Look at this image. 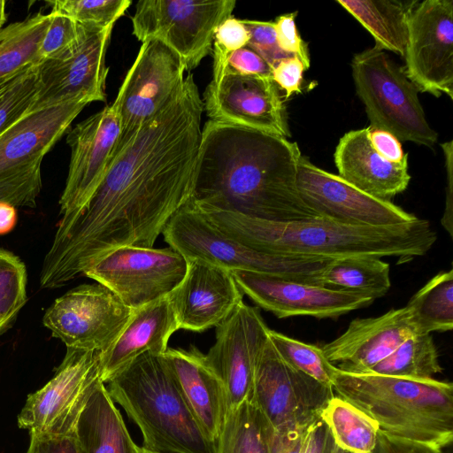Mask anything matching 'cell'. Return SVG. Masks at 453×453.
I'll list each match as a JSON object with an SVG mask.
<instances>
[{"mask_svg": "<svg viewBox=\"0 0 453 453\" xmlns=\"http://www.w3.org/2000/svg\"><path fill=\"white\" fill-rule=\"evenodd\" d=\"M273 427L250 401L231 410L216 441V453H269Z\"/></svg>", "mask_w": 453, "mask_h": 453, "instance_id": "32", "label": "cell"}, {"mask_svg": "<svg viewBox=\"0 0 453 453\" xmlns=\"http://www.w3.org/2000/svg\"><path fill=\"white\" fill-rule=\"evenodd\" d=\"M101 381L98 351L66 348L52 379L27 396L19 426L30 436H74L78 418Z\"/></svg>", "mask_w": 453, "mask_h": 453, "instance_id": "9", "label": "cell"}, {"mask_svg": "<svg viewBox=\"0 0 453 453\" xmlns=\"http://www.w3.org/2000/svg\"><path fill=\"white\" fill-rule=\"evenodd\" d=\"M17 75L0 80V97L3 96V94L5 92V90L8 88V87Z\"/></svg>", "mask_w": 453, "mask_h": 453, "instance_id": "54", "label": "cell"}, {"mask_svg": "<svg viewBox=\"0 0 453 453\" xmlns=\"http://www.w3.org/2000/svg\"><path fill=\"white\" fill-rule=\"evenodd\" d=\"M112 27L81 24L80 37L68 52L37 65L39 90L31 111L79 97L105 102V56Z\"/></svg>", "mask_w": 453, "mask_h": 453, "instance_id": "16", "label": "cell"}, {"mask_svg": "<svg viewBox=\"0 0 453 453\" xmlns=\"http://www.w3.org/2000/svg\"><path fill=\"white\" fill-rule=\"evenodd\" d=\"M27 270L13 253L0 249V311L15 319L27 301Z\"/></svg>", "mask_w": 453, "mask_h": 453, "instance_id": "39", "label": "cell"}, {"mask_svg": "<svg viewBox=\"0 0 453 453\" xmlns=\"http://www.w3.org/2000/svg\"><path fill=\"white\" fill-rule=\"evenodd\" d=\"M269 327L257 308L243 302L218 326L206 360L226 393L228 412L250 401L254 375Z\"/></svg>", "mask_w": 453, "mask_h": 453, "instance_id": "18", "label": "cell"}, {"mask_svg": "<svg viewBox=\"0 0 453 453\" xmlns=\"http://www.w3.org/2000/svg\"><path fill=\"white\" fill-rule=\"evenodd\" d=\"M5 5L6 2L4 0H0V30L3 28V26L7 19Z\"/></svg>", "mask_w": 453, "mask_h": 453, "instance_id": "55", "label": "cell"}, {"mask_svg": "<svg viewBox=\"0 0 453 453\" xmlns=\"http://www.w3.org/2000/svg\"><path fill=\"white\" fill-rule=\"evenodd\" d=\"M105 387L139 427L144 449L158 453H216V443L196 422L163 355H140Z\"/></svg>", "mask_w": 453, "mask_h": 453, "instance_id": "5", "label": "cell"}, {"mask_svg": "<svg viewBox=\"0 0 453 453\" xmlns=\"http://www.w3.org/2000/svg\"><path fill=\"white\" fill-rule=\"evenodd\" d=\"M234 0H142L131 18L142 42L157 39L173 50L186 71L211 51L216 28L232 16Z\"/></svg>", "mask_w": 453, "mask_h": 453, "instance_id": "8", "label": "cell"}, {"mask_svg": "<svg viewBox=\"0 0 453 453\" xmlns=\"http://www.w3.org/2000/svg\"><path fill=\"white\" fill-rule=\"evenodd\" d=\"M305 67L296 56L281 59L272 69V79L286 92V98L301 92Z\"/></svg>", "mask_w": 453, "mask_h": 453, "instance_id": "44", "label": "cell"}, {"mask_svg": "<svg viewBox=\"0 0 453 453\" xmlns=\"http://www.w3.org/2000/svg\"><path fill=\"white\" fill-rule=\"evenodd\" d=\"M121 135L120 119L113 104L79 122L66 135L71 155L67 178L59 199L65 227L88 204L116 155Z\"/></svg>", "mask_w": 453, "mask_h": 453, "instance_id": "12", "label": "cell"}, {"mask_svg": "<svg viewBox=\"0 0 453 453\" xmlns=\"http://www.w3.org/2000/svg\"><path fill=\"white\" fill-rule=\"evenodd\" d=\"M203 102L209 120L289 136L284 104L271 76L226 68L218 82L208 84Z\"/></svg>", "mask_w": 453, "mask_h": 453, "instance_id": "19", "label": "cell"}, {"mask_svg": "<svg viewBox=\"0 0 453 453\" xmlns=\"http://www.w3.org/2000/svg\"><path fill=\"white\" fill-rule=\"evenodd\" d=\"M238 287L258 307L277 318L334 319L366 306L371 297L247 271L231 272Z\"/></svg>", "mask_w": 453, "mask_h": 453, "instance_id": "20", "label": "cell"}, {"mask_svg": "<svg viewBox=\"0 0 453 453\" xmlns=\"http://www.w3.org/2000/svg\"><path fill=\"white\" fill-rule=\"evenodd\" d=\"M334 394L365 413L383 434L442 449L453 441V385L336 368Z\"/></svg>", "mask_w": 453, "mask_h": 453, "instance_id": "4", "label": "cell"}, {"mask_svg": "<svg viewBox=\"0 0 453 453\" xmlns=\"http://www.w3.org/2000/svg\"><path fill=\"white\" fill-rule=\"evenodd\" d=\"M226 69L241 74L272 77V69L268 64L248 46L235 50L228 57Z\"/></svg>", "mask_w": 453, "mask_h": 453, "instance_id": "46", "label": "cell"}, {"mask_svg": "<svg viewBox=\"0 0 453 453\" xmlns=\"http://www.w3.org/2000/svg\"><path fill=\"white\" fill-rule=\"evenodd\" d=\"M452 141L441 143V149L445 157L447 169L446 203L441 225L452 237V215H453V148Z\"/></svg>", "mask_w": 453, "mask_h": 453, "instance_id": "51", "label": "cell"}, {"mask_svg": "<svg viewBox=\"0 0 453 453\" xmlns=\"http://www.w3.org/2000/svg\"><path fill=\"white\" fill-rule=\"evenodd\" d=\"M436 346L431 334H415L402 342L368 372L414 380L434 379L441 372Z\"/></svg>", "mask_w": 453, "mask_h": 453, "instance_id": "34", "label": "cell"}, {"mask_svg": "<svg viewBox=\"0 0 453 453\" xmlns=\"http://www.w3.org/2000/svg\"><path fill=\"white\" fill-rule=\"evenodd\" d=\"M370 127L346 133L334 151L339 176L376 198L390 201L403 192L410 182L407 161L392 163L372 147Z\"/></svg>", "mask_w": 453, "mask_h": 453, "instance_id": "25", "label": "cell"}, {"mask_svg": "<svg viewBox=\"0 0 453 453\" xmlns=\"http://www.w3.org/2000/svg\"><path fill=\"white\" fill-rule=\"evenodd\" d=\"M39 90L37 65L18 74L0 97V134L29 112Z\"/></svg>", "mask_w": 453, "mask_h": 453, "instance_id": "36", "label": "cell"}, {"mask_svg": "<svg viewBox=\"0 0 453 453\" xmlns=\"http://www.w3.org/2000/svg\"><path fill=\"white\" fill-rule=\"evenodd\" d=\"M51 14L37 12L0 30V80L38 65V51Z\"/></svg>", "mask_w": 453, "mask_h": 453, "instance_id": "30", "label": "cell"}, {"mask_svg": "<svg viewBox=\"0 0 453 453\" xmlns=\"http://www.w3.org/2000/svg\"><path fill=\"white\" fill-rule=\"evenodd\" d=\"M352 76L371 128L393 134L400 142L432 147L438 134L430 127L418 88L403 69L375 47L354 55Z\"/></svg>", "mask_w": 453, "mask_h": 453, "instance_id": "7", "label": "cell"}, {"mask_svg": "<svg viewBox=\"0 0 453 453\" xmlns=\"http://www.w3.org/2000/svg\"><path fill=\"white\" fill-rule=\"evenodd\" d=\"M249 32L242 19L230 17L216 28L212 42L213 72L211 82H218L226 68L228 57L248 45Z\"/></svg>", "mask_w": 453, "mask_h": 453, "instance_id": "40", "label": "cell"}, {"mask_svg": "<svg viewBox=\"0 0 453 453\" xmlns=\"http://www.w3.org/2000/svg\"><path fill=\"white\" fill-rule=\"evenodd\" d=\"M185 71L179 57L163 42H142L112 103L121 127L116 153L178 93Z\"/></svg>", "mask_w": 453, "mask_h": 453, "instance_id": "13", "label": "cell"}, {"mask_svg": "<svg viewBox=\"0 0 453 453\" xmlns=\"http://www.w3.org/2000/svg\"><path fill=\"white\" fill-rule=\"evenodd\" d=\"M373 37L375 48L404 56L408 19L416 2L337 0Z\"/></svg>", "mask_w": 453, "mask_h": 453, "instance_id": "28", "label": "cell"}, {"mask_svg": "<svg viewBox=\"0 0 453 453\" xmlns=\"http://www.w3.org/2000/svg\"><path fill=\"white\" fill-rule=\"evenodd\" d=\"M302 157L288 138L208 120L202 130L191 201L273 222L319 217L297 188Z\"/></svg>", "mask_w": 453, "mask_h": 453, "instance_id": "2", "label": "cell"}, {"mask_svg": "<svg viewBox=\"0 0 453 453\" xmlns=\"http://www.w3.org/2000/svg\"><path fill=\"white\" fill-rule=\"evenodd\" d=\"M246 27L250 41L248 47L257 52L271 67L281 59L293 56L281 50L278 45L274 21L242 19Z\"/></svg>", "mask_w": 453, "mask_h": 453, "instance_id": "42", "label": "cell"}, {"mask_svg": "<svg viewBox=\"0 0 453 453\" xmlns=\"http://www.w3.org/2000/svg\"><path fill=\"white\" fill-rule=\"evenodd\" d=\"M138 453H158V452H155V451H151V450L146 449L143 447H139Z\"/></svg>", "mask_w": 453, "mask_h": 453, "instance_id": "56", "label": "cell"}, {"mask_svg": "<svg viewBox=\"0 0 453 453\" xmlns=\"http://www.w3.org/2000/svg\"><path fill=\"white\" fill-rule=\"evenodd\" d=\"M134 310L104 286L82 284L57 298L42 324L66 348L104 352L119 336Z\"/></svg>", "mask_w": 453, "mask_h": 453, "instance_id": "11", "label": "cell"}, {"mask_svg": "<svg viewBox=\"0 0 453 453\" xmlns=\"http://www.w3.org/2000/svg\"><path fill=\"white\" fill-rule=\"evenodd\" d=\"M311 422L273 429L269 453H300L307 428Z\"/></svg>", "mask_w": 453, "mask_h": 453, "instance_id": "45", "label": "cell"}, {"mask_svg": "<svg viewBox=\"0 0 453 453\" xmlns=\"http://www.w3.org/2000/svg\"><path fill=\"white\" fill-rule=\"evenodd\" d=\"M269 339L280 357L291 367L319 383L332 388L336 367L325 357L320 347L269 329Z\"/></svg>", "mask_w": 453, "mask_h": 453, "instance_id": "35", "label": "cell"}, {"mask_svg": "<svg viewBox=\"0 0 453 453\" xmlns=\"http://www.w3.org/2000/svg\"><path fill=\"white\" fill-rule=\"evenodd\" d=\"M17 221L16 207L5 202H0V234L9 233Z\"/></svg>", "mask_w": 453, "mask_h": 453, "instance_id": "52", "label": "cell"}, {"mask_svg": "<svg viewBox=\"0 0 453 453\" xmlns=\"http://www.w3.org/2000/svg\"><path fill=\"white\" fill-rule=\"evenodd\" d=\"M203 102L188 73L172 100L116 153L85 208L57 230L41 274L60 288L121 246L153 248L192 196Z\"/></svg>", "mask_w": 453, "mask_h": 453, "instance_id": "1", "label": "cell"}, {"mask_svg": "<svg viewBox=\"0 0 453 453\" xmlns=\"http://www.w3.org/2000/svg\"><path fill=\"white\" fill-rule=\"evenodd\" d=\"M372 453H442V449L393 438L379 430L377 443Z\"/></svg>", "mask_w": 453, "mask_h": 453, "instance_id": "49", "label": "cell"}, {"mask_svg": "<svg viewBox=\"0 0 453 453\" xmlns=\"http://www.w3.org/2000/svg\"><path fill=\"white\" fill-rule=\"evenodd\" d=\"M369 138L377 153L388 161L398 164L407 161L408 156L400 141L390 133L370 127Z\"/></svg>", "mask_w": 453, "mask_h": 453, "instance_id": "48", "label": "cell"}, {"mask_svg": "<svg viewBox=\"0 0 453 453\" xmlns=\"http://www.w3.org/2000/svg\"><path fill=\"white\" fill-rule=\"evenodd\" d=\"M49 27L39 47V63L58 59L68 52L77 42L81 24L58 12L51 11Z\"/></svg>", "mask_w": 453, "mask_h": 453, "instance_id": "41", "label": "cell"}, {"mask_svg": "<svg viewBox=\"0 0 453 453\" xmlns=\"http://www.w3.org/2000/svg\"><path fill=\"white\" fill-rule=\"evenodd\" d=\"M297 12L281 15L274 21L278 45L284 52L296 56L305 69L310 67V55L306 43L301 39L296 26Z\"/></svg>", "mask_w": 453, "mask_h": 453, "instance_id": "43", "label": "cell"}, {"mask_svg": "<svg viewBox=\"0 0 453 453\" xmlns=\"http://www.w3.org/2000/svg\"><path fill=\"white\" fill-rule=\"evenodd\" d=\"M297 188L306 204L323 217L353 226H383L415 220L418 217L390 201L376 198L339 175L314 165L302 156Z\"/></svg>", "mask_w": 453, "mask_h": 453, "instance_id": "17", "label": "cell"}, {"mask_svg": "<svg viewBox=\"0 0 453 453\" xmlns=\"http://www.w3.org/2000/svg\"><path fill=\"white\" fill-rule=\"evenodd\" d=\"M196 205L221 232L267 253L329 259L397 257L404 261L426 255L437 240L430 222L418 218L383 226L347 225L319 216L283 223Z\"/></svg>", "mask_w": 453, "mask_h": 453, "instance_id": "3", "label": "cell"}, {"mask_svg": "<svg viewBox=\"0 0 453 453\" xmlns=\"http://www.w3.org/2000/svg\"><path fill=\"white\" fill-rule=\"evenodd\" d=\"M167 297L179 328L192 332L218 326L243 302L229 270L199 259L188 260L183 280Z\"/></svg>", "mask_w": 453, "mask_h": 453, "instance_id": "21", "label": "cell"}, {"mask_svg": "<svg viewBox=\"0 0 453 453\" xmlns=\"http://www.w3.org/2000/svg\"><path fill=\"white\" fill-rule=\"evenodd\" d=\"M130 0H56L51 11L64 14L83 25L100 27L113 26L131 5Z\"/></svg>", "mask_w": 453, "mask_h": 453, "instance_id": "38", "label": "cell"}, {"mask_svg": "<svg viewBox=\"0 0 453 453\" xmlns=\"http://www.w3.org/2000/svg\"><path fill=\"white\" fill-rule=\"evenodd\" d=\"M14 321L15 319H12L0 311V335L6 332Z\"/></svg>", "mask_w": 453, "mask_h": 453, "instance_id": "53", "label": "cell"}, {"mask_svg": "<svg viewBox=\"0 0 453 453\" xmlns=\"http://www.w3.org/2000/svg\"><path fill=\"white\" fill-rule=\"evenodd\" d=\"M196 422L216 443L228 413L224 386L196 346L167 348L163 354Z\"/></svg>", "mask_w": 453, "mask_h": 453, "instance_id": "23", "label": "cell"}, {"mask_svg": "<svg viewBox=\"0 0 453 453\" xmlns=\"http://www.w3.org/2000/svg\"><path fill=\"white\" fill-rule=\"evenodd\" d=\"M418 334L408 306L372 318L353 319L347 329L321 347L326 359L347 372H368L406 339Z\"/></svg>", "mask_w": 453, "mask_h": 453, "instance_id": "22", "label": "cell"}, {"mask_svg": "<svg viewBox=\"0 0 453 453\" xmlns=\"http://www.w3.org/2000/svg\"><path fill=\"white\" fill-rule=\"evenodd\" d=\"M334 395L332 388L288 365L268 336L257 363L250 402L273 429L313 421Z\"/></svg>", "mask_w": 453, "mask_h": 453, "instance_id": "14", "label": "cell"}, {"mask_svg": "<svg viewBox=\"0 0 453 453\" xmlns=\"http://www.w3.org/2000/svg\"><path fill=\"white\" fill-rule=\"evenodd\" d=\"M42 159L38 158L0 174V202L15 207H35L42 186Z\"/></svg>", "mask_w": 453, "mask_h": 453, "instance_id": "37", "label": "cell"}, {"mask_svg": "<svg viewBox=\"0 0 453 453\" xmlns=\"http://www.w3.org/2000/svg\"><path fill=\"white\" fill-rule=\"evenodd\" d=\"M74 437L80 453H138L139 449L103 381L83 408Z\"/></svg>", "mask_w": 453, "mask_h": 453, "instance_id": "27", "label": "cell"}, {"mask_svg": "<svg viewBox=\"0 0 453 453\" xmlns=\"http://www.w3.org/2000/svg\"><path fill=\"white\" fill-rule=\"evenodd\" d=\"M162 234L187 260L199 259L230 272H254L310 285L323 286L322 273L333 260L253 250L221 232L191 200L173 214Z\"/></svg>", "mask_w": 453, "mask_h": 453, "instance_id": "6", "label": "cell"}, {"mask_svg": "<svg viewBox=\"0 0 453 453\" xmlns=\"http://www.w3.org/2000/svg\"><path fill=\"white\" fill-rule=\"evenodd\" d=\"M405 74L421 92L453 99V1L425 0L410 12Z\"/></svg>", "mask_w": 453, "mask_h": 453, "instance_id": "15", "label": "cell"}, {"mask_svg": "<svg viewBox=\"0 0 453 453\" xmlns=\"http://www.w3.org/2000/svg\"><path fill=\"white\" fill-rule=\"evenodd\" d=\"M88 104L79 97L24 115L0 134V174L43 158Z\"/></svg>", "mask_w": 453, "mask_h": 453, "instance_id": "24", "label": "cell"}, {"mask_svg": "<svg viewBox=\"0 0 453 453\" xmlns=\"http://www.w3.org/2000/svg\"><path fill=\"white\" fill-rule=\"evenodd\" d=\"M188 260L170 246L164 249L121 246L88 266L83 275L111 290L136 310L166 297L183 280Z\"/></svg>", "mask_w": 453, "mask_h": 453, "instance_id": "10", "label": "cell"}, {"mask_svg": "<svg viewBox=\"0 0 453 453\" xmlns=\"http://www.w3.org/2000/svg\"><path fill=\"white\" fill-rule=\"evenodd\" d=\"M26 453H80L74 436H30Z\"/></svg>", "mask_w": 453, "mask_h": 453, "instance_id": "50", "label": "cell"}, {"mask_svg": "<svg viewBox=\"0 0 453 453\" xmlns=\"http://www.w3.org/2000/svg\"><path fill=\"white\" fill-rule=\"evenodd\" d=\"M319 416L336 444L350 453H372L376 446L379 426L365 413L348 401L334 395Z\"/></svg>", "mask_w": 453, "mask_h": 453, "instance_id": "31", "label": "cell"}, {"mask_svg": "<svg viewBox=\"0 0 453 453\" xmlns=\"http://www.w3.org/2000/svg\"><path fill=\"white\" fill-rule=\"evenodd\" d=\"M179 325L168 297L134 310L128 323L105 351L99 352V369L105 384L145 352L163 355Z\"/></svg>", "mask_w": 453, "mask_h": 453, "instance_id": "26", "label": "cell"}, {"mask_svg": "<svg viewBox=\"0 0 453 453\" xmlns=\"http://www.w3.org/2000/svg\"><path fill=\"white\" fill-rule=\"evenodd\" d=\"M325 287L375 300L391 287L390 266L381 257L361 256L333 259L321 275Z\"/></svg>", "mask_w": 453, "mask_h": 453, "instance_id": "29", "label": "cell"}, {"mask_svg": "<svg viewBox=\"0 0 453 453\" xmlns=\"http://www.w3.org/2000/svg\"><path fill=\"white\" fill-rule=\"evenodd\" d=\"M304 453H350L339 447L327 426L319 416L307 428Z\"/></svg>", "mask_w": 453, "mask_h": 453, "instance_id": "47", "label": "cell"}, {"mask_svg": "<svg viewBox=\"0 0 453 453\" xmlns=\"http://www.w3.org/2000/svg\"><path fill=\"white\" fill-rule=\"evenodd\" d=\"M418 334L453 328V270L437 273L406 304Z\"/></svg>", "mask_w": 453, "mask_h": 453, "instance_id": "33", "label": "cell"}]
</instances>
